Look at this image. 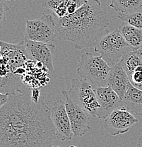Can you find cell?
<instances>
[{
  "instance_id": "23",
  "label": "cell",
  "mask_w": 142,
  "mask_h": 147,
  "mask_svg": "<svg viewBox=\"0 0 142 147\" xmlns=\"http://www.w3.org/2000/svg\"><path fill=\"white\" fill-rule=\"evenodd\" d=\"M135 147H142V133L140 137L139 138L138 141H137V145H136Z\"/></svg>"
},
{
  "instance_id": "26",
  "label": "cell",
  "mask_w": 142,
  "mask_h": 147,
  "mask_svg": "<svg viewBox=\"0 0 142 147\" xmlns=\"http://www.w3.org/2000/svg\"><path fill=\"white\" fill-rule=\"evenodd\" d=\"M3 1H14V0H1Z\"/></svg>"
},
{
  "instance_id": "16",
  "label": "cell",
  "mask_w": 142,
  "mask_h": 147,
  "mask_svg": "<svg viewBox=\"0 0 142 147\" xmlns=\"http://www.w3.org/2000/svg\"><path fill=\"white\" fill-rule=\"evenodd\" d=\"M117 29L133 51L142 48V29L137 28L124 22Z\"/></svg>"
},
{
  "instance_id": "6",
  "label": "cell",
  "mask_w": 142,
  "mask_h": 147,
  "mask_svg": "<svg viewBox=\"0 0 142 147\" xmlns=\"http://www.w3.org/2000/svg\"><path fill=\"white\" fill-rule=\"evenodd\" d=\"M58 36L52 15L43 13L34 20H27L25 39L41 42H52Z\"/></svg>"
},
{
  "instance_id": "4",
  "label": "cell",
  "mask_w": 142,
  "mask_h": 147,
  "mask_svg": "<svg viewBox=\"0 0 142 147\" xmlns=\"http://www.w3.org/2000/svg\"><path fill=\"white\" fill-rule=\"evenodd\" d=\"M111 67L101 57L85 53L81 57L77 73L81 79L98 86H107V79Z\"/></svg>"
},
{
  "instance_id": "3",
  "label": "cell",
  "mask_w": 142,
  "mask_h": 147,
  "mask_svg": "<svg viewBox=\"0 0 142 147\" xmlns=\"http://www.w3.org/2000/svg\"><path fill=\"white\" fill-rule=\"evenodd\" d=\"M93 47L111 67L120 62L125 54L133 51L117 28L112 31L106 30L98 38Z\"/></svg>"
},
{
  "instance_id": "12",
  "label": "cell",
  "mask_w": 142,
  "mask_h": 147,
  "mask_svg": "<svg viewBox=\"0 0 142 147\" xmlns=\"http://www.w3.org/2000/svg\"><path fill=\"white\" fill-rule=\"evenodd\" d=\"M97 100L100 104L98 111V119H105L113 110L123 106L122 100L109 86H98L95 88Z\"/></svg>"
},
{
  "instance_id": "5",
  "label": "cell",
  "mask_w": 142,
  "mask_h": 147,
  "mask_svg": "<svg viewBox=\"0 0 142 147\" xmlns=\"http://www.w3.org/2000/svg\"><path fill=\"white\" fill-rule=\"evenodd\" d=\"M91 84L86 79H74L68 93L71 100L82 109L94 118L98 119V111L100 108V104Z\"/></svg>"
},
{
  "instance_id": "1",
  "label": "cell",
  "mask_w": 142,
  "mask_h": 147,
  "mask_svg": "<svg viewBox=\"0 0 142 147\" xmlns=\"http://www.w3.org/2000/svg\"><path fill=\"white\" fill-rule=\"evenodd\" d=\"M51 108L22 90L9 93L0 109V147H49L57 139Z\"/></svg>"
},
{
  "instance_id": "9",
  "label": "cell",
  "mask_w": 142,
  "mask_h": 147,
  "mask_svg": "<svg viewBox=\"0 0 142 147\" xmlns=\"http://www.w3.org/2000/svg\"><path fill=\"white\" fill-rule=\"evenodd\" d=\"M0 45L1 47L0 55L7 62L11 74L15 76L13 74L15 71L19 68L25 67L26 62L30 59L25 42L24 40L17 44H10L0 40Z\"/></svg>"
},
{
  "instance_id": "14",
  "label": "cell",
  "mask_w": 142,
  "mask_h": 147,
  "mask_svg": "<svg viewBox=\"0 0 142 147\" xmlns=\"http://www.w3.org/2000/svg\"><path fill=\"white\" fill-rule=\"evenodd\" d=\"M130 85V81L120 60L111 67L107 79V86L112 88L122 100Z\"/></svg>"
},
{
  "instance_id": "8",
  "label": "cell",
  "mask_w": 142,
  "mask_h": 147,
  "mask_svg": "<svg viewBox=\"0 0 142 147\" xmlns=\"http://www.w3.org/2000/svg\"><path fill=\"white\" fill-rule=\"evenodd\" d=\"M137 122L138 119L122 106L113 110L104 119L103 127L111 135L117 136L127 132Z\"/></svg>"
},
{
  "instance_id": "11",
  "label": "cell",
  "mask_w": 142,
  "mask_h": 147,
  "mask_svg": "<svg viewBox=\"0 0 142 147\" xmlns=\"http://www.w3.org/2000/svg\"><path fill=\"white\" fill-rule=\"evenodd\" d=\"M25 46L30 59L39 62L50 71L54 70L53 56L56 50L52 42H41L24 40Z\"/></svg>"
},
{
  "instance_id": "22",
  "label": "cell",
  "mask_w": 142,
  "mask_h": 147,
  "mask_svg": "<svg viewBox=\"0 0 142 147\" xmlns=\"http://www.w3.org/2000/svg\"><path fill=\"white\" fill-rule=\"evenodd\" d=\"M9 93H2L0 92V109L5 105L9 100Z\"/></svg>"
},
{
  "instance_id": "27",
  "label": "cell",
  "mask_w": 142,
  "mask_h": 147,
  "mask_svg": "<svg viewBox=\"0 0 142 147\" xmlns=\"http://www.w3.org/2000/svg\"><path fill=\"white\" fill-rule=\"evenodd\" d=\"M1 45H0V52H1Z\"/></svg>"
},
{
  "instance_id": "13",
  "label": "cell",
  "mask_w": 142,
  "mask_h": 147,
  "mask_svg": "<svg viewBox=\"0 0 142 147\" xmlns=\"http://www.w3.org/2000/svg\"><path fill=\"white\" fill-rule=\"evenodd\" d=\"M88 0H41L43 8L50 11L52 16L61 19L74 13Z\"/></svg>"
},
{
  "instance_id": "15",
  "label": "cell",
  "mask_w": 142,
  "mask_h": 147,
  "mask_svg": "<svg viewBox=\"0 0 142 147\" xmlns=\"http://www.w3.org/2000/svg\"><path fill=\"white\" fill-rule=\"evenodd\" d=\"M123 107L132 114L142 117V91L131 84L122 99Z\"/></svg>"
},
{
  "instance_id": "2",
  "label": "cell",
  "mask_w": 142,
  "mask_h": 147,
  "mask_svg": "<svg viewBox=\"0 0 142 147\" xmlns=\"http://www.w3.org/2000/svg\"><path fill=\"white\" fill-rule=\"evenodd\" d=\"M110 20L99 0H88L74 13L59 20L58 37L62 41L74 43L76 50L93 47L106 31Z\"/></svg>"
},
{
  "instance_id": "21",
  "label": "cell",
  "mask_w": 142,
  "mask_h": 147,
  "mask_svg": "<svg viewBox=\"0 0 142 147\" xmlns=\"http://www.w3.org/2000/svg\"><path fill=\"white\" fill-rule=\"evenodd\" d=\"M30 96H31V99L33 100V101H34V102H38L41 98L40 92L39 91V88H32Z\"/></svg>"
},
{
  "instance_id": "25",
  "label": "cell",
  "mask_w": 142,
  "mask_h": 147,
  "mask_svg": "<svg viewBox=\"0 0 142 147\" xmlns=\"http://www.w3.org/2000/svg\"><path fill=\"white\" fill-rule=\"evenodd\" d=\"M49 147H63V146H58V145H55V146H49Z\"/></svg>"
},
{
  "instance_id": "10",
  "label": "cell",
  "mask_w": 142,
  "mask_h": 147,
  "mask_svg": "<svg viewBox=\"0 0 142 147\" xmlns=\"http://www.w3.org/2000/svg\"><path fill=\"white\" fill-rule=\"evenodd\" d=\"M51 119L55 128L57 137L59 140L65 142L71 139L74 134L65 101L58 100L53 102L51 108Z\"/></svg>"
},
{
  "instance_id": "17",
  "label": "cell",
  "mask_w": 142,
  "mask_h": 147,
  "mask_svg": "<svg viewBox=\"0 0 142 147\" xmlns=\"http://www.w3.org/2000/svg\"><path fill=\"white\" fill-rule=\"evenodd\" d=\"M110 7L115 11L126 14L142 8V0H111Z\"/></svg>"
},
{
  "instance_id": "24",
  "label": "cell",
  "mask_w": 142,
  "mask_h": 147,
  "mask_svg": "<svg viewBox=\"0 0 142 147\" xmlns=\"http://www.w3.org/2000/svg\"><path fill=\"white\" fill-rule=\"evenodd\" d=\"M137 51H138L139 54L140 55V56H141V59H142V48L139 49V50H137Z\"/></svg>"
},
{
  "instance_id": "18",
  "label": "cell",
  "mask_w": 142,
  "mask_h": 147,
  "mask_svg": "<svg viewBox=\"0 0 142 147\" xmlns=\"http://www.w3.org/2000/svg\"><path fill=\"white\" fill-rule=\"evenodd\" d=\"M117 18L133 27L142 29V8L126 14L120 13Z\"/></svg>"
},
{
  "instance_id": "19",
  "label": "cell",
  "mask_w": 142,
  "mask_h": 147,
  "mask_svg": "<svg viewBox=\"0 0 142 147\" xmlns=\"http://www.w3.org/2000/svg\"><path fill=\"white\" fill-rule=\"evenodd\" d=\"M128 77L132 86L142 91V64L136 67Z\"/></svg>"
},
{
  "instance_id": "7",
  "label": "cell",
  "mask_w": 142,
  "mask_h": 147,
  "mask_svg": "<svg viewBox=\"0 0 142 147\" xmlns=\"http://www.w3.org/2000/svg\"><path fill=\"white\" fill-rule=\"evenodd\" d=\"M62 94L65 96V105L73 134L76 137H82L91 130L88 113L71 100L68 91L63 89Z\"/></svg>"
},
{
  "instance_id": "20",
  "label": "cell",
  "mask_w": 142,
  "mask_h": 147,
  "mask_svg": "<svg viewBox=\"0 0 142 147\" xmlns=\"http://www.w3.org/2000/svg\"><path fill=\"white\" fill-rule=\"evenodd\" d=\"M9 9V8L7 7L4 1L0 0V28H1L4 24H5L6 19H7V13Z\"/></svg>"
}]
</instances>
